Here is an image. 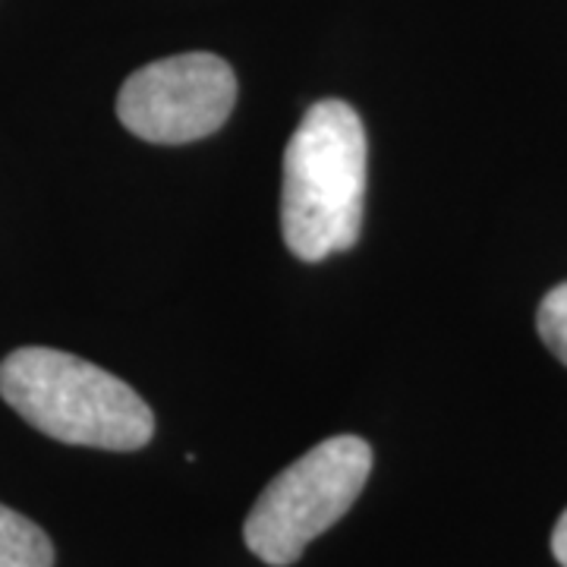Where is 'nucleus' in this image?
Masks as SVG:
<instances>
[{
  "mask_svg": "<svg viewBox=\"0 0 567 567\" xmlns=\"http://www.w3.org/2000/svg\"><path fill=\"white\" fill-rule=\"evenodd\" d=\"M369 142L360 114L324 99L303 114L284 152L281 227L287 249L322 262L360 240Z\"/></svg>",
  "mask_w": 567,
  "mask_h": 567,
  "instance_id": "1",
  "label": "nucleus"
},
{
  "mask_svg": "<svg viewBox=\"0 0 567 567\" xmlns=\"http://www.w3.org/2000/svg\"><path fill=\"white\" fill-rule=\"evenodd\" d=\"M0 398L63 445L140 451L155 435V416L133 388L51 347H20L0 363Z\"/></svg>",
  "mask_w": 567,
  "mask_h": 567,
  "instance_id": "2",
  "label": "nucleus"
},
{
  "mask_svg": "<svg viewBox=\"0 0 567 567\" xmlns=\"http://www.w3.org/2000/svg\"><path fill=\"white\" fill-rule=\"evenodd\" d=\"M372 473V447L357 435H334L281 470L244 524V539L265 565H293L303 548L334 527L360 498Z\"/></svg>",
  "mask_w": 567,
  "mask_h": 567,
  "instance_id": "3",
  "label": "nucleus"
},
{
  "mask_svg": "<svg viewBox=\"0 0 567 567\" xmlns=\"http://www.w3.org/2000/svg\"><path fill=\"white\" fill-rule=\"evenodd\" d=\"M237 104L230 63L208 51L148 63L123 82L117 117L145 142L183 145L218 133Z\"/></svg>",
  "mask_w": 567,
  "mask_h": 567,
  "instance_id": "4",
  "label": "nucleus"
},
{
  "mask_svg": "<svg viewBox=\"0 0 567 567\" xmlns=\"http://www.w3.org/2000/svg\"><path fill=\"white\" fill-rule=\"evenodd\" d=\"M0 567H54L48 533L7 505H0Z\"/></svg>",
  "mask_w": 567,
  "mask_h": 567,
  "instance_id": "5",
  "label": "nucleus"
},
{
  "mask_svg": "<svg viewBox=\"0 0 567 567\" xmlns=\"http://www.w3.org/2000/svg\"><path fill=\"white\" fill-rule=\"evenodd\" d=\"M536 328H539L543 344L567 365V281L548 290L546 300L539 303Z\"/></svg>",
  "mask_w": 567,
  "mask_h": 567,
  "instance_id": "6",
  "label": "nucleus"
},
{
  "mask_svg": "<svg viewBox=\"0 0 567 567\" xmlns=\"http://www.w3.org/2000/svg\"><path fill=\"white\" fill-rule=\"evenodd\" d=\"M551 551H555L558 565L567 567V511L561 514V520H558L555 533H551Z\"/></svg>",
  "mask_w": 567,
  "mask_h": 567,
  "instance_id": "7",
  "label": "nucleus"
}]
</instances>
